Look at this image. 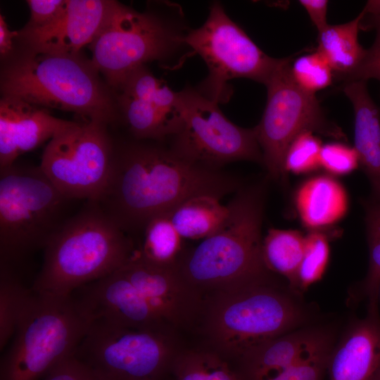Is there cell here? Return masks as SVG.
Listing matches in <instances>:
<instances>
[{
  "mask_svg": "<svg viewBox=\"0 0 380 380\" xmlns=\"http://www.w3.org/2000/svg\"><path fill=\"white\" fill-rule=\"evenodd\" d=\"M243 186L241 179L190 163L170 148L132 144L116 153L106 187L98 201L127 235L184 201L207 195L219 199Z\"/></svg>",
  "mask_w": 380,
  "mask_h": 380,
  "instance_id": "6da1fadb",
  "label": "cell"
},
{
  "mask_svg": "<svg viewBox=\"0 0 380 380\" xmlns=\"http://www.w3.org/2000/svg\"><path fill=\"white\" fill-rule=\"evenodd\" d=\"M268 178L239 189L222 227L183 251L176 268L204 299L215 292L272 279L262 254L261 229Z\"/></svg>",
  "mask_w": 380,
  "mask_h": 380,
  "instance_id": "7a4b0ae2",
  "label": "cell"
},
{
  "mask_svg": "<svg viewBox=\"0 0 380 380\" xmlns=\"http://www.w3.org/2000/svg\"><path fill=\"white\" fill-rule=\"evenodd\" d=\"M272 279L204 298L200 319L205 347L232 364L249 348L309 326L310 310Z\"/></svg>",
  "mask_w": 380,
  "mask_h": 380,
  "instance_id": "3957f363",
  "label": "cell"
},
{
  "mask_svg": "<svg viewBox=\"0 0 380 380\" xmlns=\"http://www.w3.org/2000/svg\"><path fill=\"white\" fill-rule=\"evenodd\" d=\"M134 246L97 201H85L44 248L42 267L31 290L70 296L120 269Z\"/></svg>",
  "mask_w": 380,
  "mask_h": 380,
  "instance_id": "277c9868",
  "label": "cell"
},
{
  "mask_svg": "<svg viewBox=\"0 0 380 380\" xmlns=\"http://www.w3.org/2000/svg\"><path fill=\"white\" fill-rule=\"evenodd\" d=\"M98 72L91 61L79 54L31 51L6 68L1 89L3 96L105 125L113 118L114 108Z\"/></svg>",
  "mask_w": 380,
  "mask_h": 380,
  "instance_id": "5b68a950",
  "label": "cell"
},
{
  "mask_svg": "<svg viewBox=\"0 0 380 380\" xmlns=\"http://www.w3.org/2000/svg\"><path fill=\"white\" fill-rule=\"evenodd\" d=\"M40 166L0 169V265L17 267L39 249L76 212L74 203Z\"/></svg>",
  "mask_w": 380,
  "mask_h": 380,
  "instance_id": "8992f818",
  "label": "cell"
},
{
  "mask_svg": "<svg viewBox=\"0 0 380 380\" xmlns=\"http://www.w3.org/2000/svg\"><path fill=\"white\" fill-rule=\"evenodd\" d=\"M90 320L71 295L30 289L10 347L1 358L0 380H39L73 355Z\"/></svg>",
  "mask_w": 380,
  "mask_h": 380,
  "instance_id": "52a82bcc",
  "label": "cell"
},
{
  "mask_svg": "<svg viewBox=\"0 0 380 380\" xmlns=\"http://www.w3.org/2000/svg\"><path fill=\"white\" fill-rule=\"evenodd\" d=\"M179 11L163 18L112 1L89 44L93 66L117 90L132 72L146 63L172 57L186 46L184 38L189 30L184 25Z\"/></svg>",
  "mask_w": 380,
  "mask_h": 380,
  "instance_id": "ba28073f",
  "label": "cell"
},
{
  "mask_svg": "<svg viewBox=\"0 0 380 380\" xmlns=\"http://www.w3.org/2000/svg\"><path fill=\"white\" fill-rule=\"evenodd\" d=\"M182 348L175 331L93 321L74 355L103 380H165Z\"/></svg>",
  "mask_w": 380,
  "mask_h": 380,
  "instance_id": "9c48e42d",
  "label": "cell"
},
{
  "mask_svg": "<svg viewBox=\"0 0 380 380\" xmlns=\"http://www.w3.org/2000/svg\"><path fill=\"white\" fill-rule=\"evenodd\" d=\"M291 58H280L265 84L266 106L254 127L268 177L286 184L284 160L286 151L300 134L319 133L347 141L343 130L326 117L315 94L302 89L291 73Z\"/></svg>",
  "mask_w": 380,
  "mask_h": 380,
  "instance_id": "30bf717a",
  "label": "cell"
},
{
  "mask_svg": "<svg viewBox=\"0 0 380 380\" xmlns=\"http://www.w3.org/2000/svg\"><path fill=\"white\" fill-rule=\"evenodd\" d=\"M184 42L201 57L208 70V76L196 88L218 104L227 101L232 94L229 80L242 77L265 85L280 61L263 52L229 17L220 1L210 4L204 23L189 29Z\"/></svg>",
  "mask_w": 380,
  "mask_h": 380,
  "instance_id": "8fae6325",
  "label": "cell"
},
{
  "mask_svg": "<svg viewBox=\"0 0 380 380\" xmlns=\"http://www.w3.org/2000/svg\"><path fill=\"white\" fill-rule=\"evenodd\" d=\"M182 124L172 137L170 150L180 158L205 168L220 170L229 163L254 161L263 165L255 129L229 120L218 103L191 86L179 91Z\"/></svg>",
  "mask_w": 380,
  "mask_h": 380,
  "instance_id": "7c38bea8",
  "label": "cell"
},
{
  "mask_svg": "<svg viewBox=\"0 0 380 380\" xmlns=\"http://www.w3.org/2000/svg\"><path fill=\"white\" fill-rule=\"evenodd\" d=\"M114 156L104 124L75 122L49 141L39 166L65 196L98 201L106 187Z\"/></svg>",
  "mask_w": 380,
  "mask_h": 380,
  "instance_id": "4fadbf2b",
  "label": "cell"
},
{
  "mask_svg": "<svg viewBox=\"0 0 380 380\" xmlns=\"http://www.w3.org/2000/svg\"><path fill=\"white\" fill-rule=\"evenodd\" d=\"M117 91L126 123L137 139L163 141L179 129V91H173L145 66L132 72Z\"/></svg>",
  "mask_w": 380,
  "mask_h": 380,
  "instance_id": "5bb4252c",
  "label": "cell"
},
{
  "mask_svg": "<svg viewBox=\"0 0 380 380\" xmlns=\"http://www.w3.org/2000/svg\"><path fill=\"white\" fill-rule=\"evenodd\" d=\"M90 322L122 327L168 330L160 315L119 270L86 284L72 294Z\"/></svg>",
  "mask_w": 380,
  "mask_h": 380,
  "instance_id": "9a60e30c",
  "label": "cell"
},
{
  "mask_svg": "<svg viewBox=\"0 0 380 380\" xmlns=\"http://www.w3.org/2000/svg\"><path fill=\"white\" fill-rule=\"evenodd\" d=\"M112 1L67 0L63 9L49 23L27 27L19 35L31 49L41 53L77 55L89 44L101 27Z\"/></svg>",
  "mask_w": 380,
  "mask_h": 380,
  "instance_id": "2e32d148",
  "label": "cell"
},
{
  "mask_svg": "<svg viewBox=\"0 0 380 380\" xmlns=\"http://www.w3.org/2000/svg\"><path fill=\"white\" fill-rule=\"evenodd\" d=\"M75 122L57 118L46 108L3 96L0 101V169L13 165L18 156L51 140Z\"/></svg>",
  "mask_w": 380,
  "mask_h": 380,
  "instance_id": "e0dca14e",
  "label": "cell"
},
{
  "mask_svg": "<svg viewBox=\"0 0 380 380\" xmlns=\"http://www.w3.org/2000/svg\"><path fill=\"white\" fill-rule=\"evenodd\" d=\"M329 380H378L380 374V317L367 311L353 321L334 346L328 364Z\"/></svg>",
  "mask_w": 380,
  "mask_h": 380,
  "instance_id": "ac0fdd59",
  "label": "cell"
},
{
  "mask_svg": "<svg viewBox=\"0 0 380 380\" xmlns=\"http://www.w3.org/2000/svg\"><path fill=\"white\" fill-rule=\"evenodd\" d=\"M328 332L316 326L300 328L249 348L232 365L239 380H263L293 365Z\"/></svg>",
  "mask_w": 380,
  "mask_h": 380,
  "instance_id": "d6986e66",
  "label": "cell"
},
{
  "mask_svg": "<svg viewBox=\"0 0 380 380\" xmlns=\"http://www.w3.org/2000/svg\"><path fill=\"white\" fill-rule=\"evenodd\" d=\"M343 91L354 111V148L369 180L371 199L380 201V108L371 98L365 80L346 82Z\"/></svg>",
  "mask_w": 380,
  "mask_h": 380,
  "instance_id": "ffe728a7",
  "label": "cell"
},
{
  "mask_svg": "<svg viewBox=\"0 0 380 380\" xmlns=\"http://www.w3.org/2000/svg\"><path fill=\"white\" fill-rule=\"evenodd\" d=\"M294 204L299 219L310 231H329L346 214L348 198L343 185L329 175L314 176L296 190Z\"/></svg>",
  "mask_w": 380,
  "mask_h": 380,
  "instance_id": "44dd1931",
  "label": "cell"
},
{
  "mask_svg": "<svg viewBox=\"0 0 380 380\" xmlns=\"http://www.w3.org/2000/svg\"><path fill=\"white\" fill-rule=\"evenodd\" d=\"M363 11L351 21L341 25H327L319 32V51L327 61L334 75L345 81L357 69L367 49L358 42V32Z\"/></svg>",
  "mask_w": 380,
  "mask_h": 380,
  "instance_id": "7402d4cb",
  "label": "cell"
},
{
  "mask_svg": "<svg viewBox=\"0 0 380 380\" xmlns=\"http://www.w3.org/2000/svg\"><path fill=\"white\" fill-rule=\"evenodd\" d=\"M228 205L220 199L207 195L191 197L167 213L183 239H204L217 232L227 220Z\"/></svg>",
  "mask_w": 380,
  "mask_h": 380,
  "instance_id": "603a6c76",
  "label": "cell"
},
{
  "mask_svg": "<svg viewBox=\"0 0 380 380\" xmlns=\"http://www.w3.org/2000/svg\"><path fill=\"white\" fill-rule=\"evenodd\" d=\"M305 236L299 231L272 228L262 239V254L267 268L284 277L297 294L298 273L305 250Z\"/></svg>",
  "mask_w": 380,
  "mask_h": 380,
  "instance_id": "cb8c5ba5",
  "label": "cell"
},
{
  "mask_svg": "<svg viewBox=\"0 0 380 380\" xmlns=\"http://www.w3.org/2000/svg\"><path fill=\"white\" fill-rule=\"evenodd\" d=\"M142 240L133 253L151 265L175 267L184 249L182 239L167 213L151 219L142 231Z\"/></svg>",
  "mask_w": 380,
  "mask_h": 380,
  "instance_id": "d4e9b609",
  "label": "cell"
},
{
  "mask_svg": "<svg viewBox=\"0 0 380 380\" xmlns=\"http://www.w3.org/2000/svg\"><path fill=\"white\" fill-rule=\"evenodd\" d=\"M170 375L173 380H239L230 362L205 346L183 348Z\"/></svg>",
  "mask_w": 380,
  "mask_h": 380,
  "instance_id": "484cf974",
  "label": "cell"
},
{
  "mask_svg": "<svg viewBox=\"0 0 380 380\" xmlns=\"http://www.w3.org/2000/svg\"><path fill=\"white\" fill-rule=\"evenodd\" d=\"M30 289L18 271L0 265V348L4 349L15 332Z\"/></svg>",
  "mask_w": 380,
  "mask_h": 380,
  "instance_id": "4316f807",
  "label": "cell"
},
{
  "mask_svg": "<svg viewBox=\"0 0 380 380\" xmlns=\"http://www.w3.org/2000/svg\"><path fill=\"white\" fill-rule=\"evenodd\" d=\"M369 261L367 276L362 281L361 293L368 300V311H378L380 286V201H363Z\"/></svg>",
  "mask_w": 380,
  "mask_h": 380,
  "instance_id": "83f0119b",
  "label": "cell"
},
{
  "mask_svg": "<svg viewBox=\"0 0 380 380\" xmlns=\"http://www.w3.org/2000/svg\"><path fill=\"white\" fill-rule=\"evenodd\" d=\"M337 233L310 231L305 236V250L298 273L297 289L303 292L322 277L329 258V240Z\"/></svg>",
  "mask_w": 380,
  "mask_h": 380,
  "instance_id": "f1b7e54d",
  "label": "cell"
},
{
  "mask_svg": "<svg viewBox=\"0 0 380 380\" xmlns=\"http://www.w3.org/2000/svg\"><path fill=\"white\" fill-rule=\"evenodd\" d=\"M334 346L329 331L293 365L263 380H323Z\"/></svg>",
  "mask_w": 380,
  "mask_h": 380,
  "instance_id": "f546056e",
  "label": "cell"
},
{
  "mask_svg": "<svg viewBox=\"0 0 380 380\" xmlns=\"http://www.w3.org/2000/svg\"><path fill=\"white\" fill-rule=\"evenodd\" d=\"M291 73L295 82L311 94L329 87L334 75L327 61L317 50L293 61Z\"/></svg>",
  "mask_w": 380,
  "mask_h": 380,
  "instance_id": "4dcf8cb0",
  "label": "cell"
},
{
  "mask_svg": "<svg viewBox=\"0 0 380 380\" xmlns=\"http://www.w3.org/2000/svg\"><path fill=\"white\" fill-rule=\"evenodd\" d=\"M320 139L311 132L300 134L289 145L285 154L284 169L286 172L305 174L320 167Z\"/></svg>",
  "mask_w": 380,
  "mask_h": 380,
  "instance_id": "1f68e13d",
  "label": "cell"
},
{
  "mask_svg": "<svg viewBox=\"0 0 380 380\" xmlns=\"http://www.w3.org/2000/svg\"><path fill=\"white\" fill-rule=\"evenodd\" d=\"M362 11L364 15L360 28H374L376 35L371 48L367 49L365 57L360 66L345 82L367 81L370 78L380 82V1H368Z\"/></svg>",
  "mask_w": 380,
  "mask_h": 380,
  "instance_id": "d6a6232c",
  "label": "cell"
},
{
  "mask_svg": "<svg viewBox=\"0 0 380 380\" xmlns=\"http://www.w3.org/2000/svg\"><path fill=\"white\" fill-rule=\"evenodd\" d=\"M360 165L357 153L354 148L341 142L322 145L320 151V167L334 175H348Z\"/></svg>",
  "mask_w": 380,
  "mask_h": 380,
  "instance_id": "836d02e7",
  "label": "cell"
},
{
  "mask_svg": "<svg viewBox=\"0 0 380 380\" xmlns=\"http://www.w3.org/2000/svg\"><path fill=\"white\" fill-rule=\"evenodd\" d=\"M41 380H103L90 367L71 355L51 369Z\"/></svg>",
  "mask_w": 380,
  "mask_h": 380,
  "instance_id": "e575fe53",
  "label": "cell"
},
{
  "mask_svg": "<svg viewBox=\"0 0 380 380\" xmlns=\"http://www.w3.org/2000/svg\"><path fill=\"white\" fill-rule=\"evenodd\" d=\"M67 0H28L30 19L27 27L44 25L52 20L65 7Z\"/></svg>",
  "mask_w": 380,
  "mask_h": 380,
  "instance_id": "d590c367",
  "label": "cell"
},
{
  "mask_svg": "<svg viewBox=\"0 0 380 380\" xmlns=\"http://www.w3.org/2000/svg\"><path fill=\"white\" fill-rule=\"evenodd\" d=\"M299 3L307 11L318 32L323 30L328 25L327 22L328 1L300 0Z\"/></svg>",
  "mask_w": 380,
  "mask_h": 380,
  "instance_id": "8d00e7d4",
  "label": "cell"
},
{
  "mask_svg": "<svg viewBox=\"0 0 380 380\" xmlns=\"http://www.w3.org/2000/svg\"><path fill=\"white\" fill-rule=\"evenodd\" d=\"M19 35L17 31L11 30L6 23L4 16L0 15V53L4 57L12 49L13 39Z\"/></svg>",
  "mask_w": 380,
  "mask_h": 380,
  "instance_id": "74e56055",
  "label": "cell"
},
{
  "mask_svg": "<svg viewBox=\"0 0 380 380\" xmlns=\"http://www.w3.org/2000/svg\"><path fill=\"white\" fill-rule=\"evenodd\" d=\"M378 380H380V374H379V376Z\"/></svg>",
  "mask_w": 380,
  "mask_h": 380,
  "instance_id": "f35d334b",
  "label": "cell"
}]
</instances>
